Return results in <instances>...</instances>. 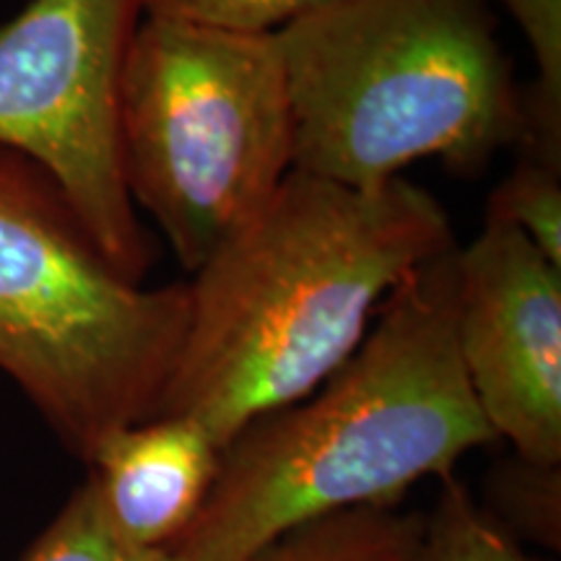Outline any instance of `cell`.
I'll return each mask as SVG.
<instances>
[{
	"instance_id": "cell-2",
	"label": "cell",
	"mask_w": 561,
	"mask_h": 561,
	"mask_svg": "<svg viewBox=\"0 0 561 561\" xmlns=\"http://www.w3.org/2000/svg\"><path fill=\"white\" fill-rule=\"evenodd\" d=\"M460 248V244H458ZM458 248L409 273L339 369L221 447L219 471L172 561H248L280 533L354 507H388L421 479L500 442L455 343Z\"/></svg>"
},
{
	"instance_id": "cell-13",
	"label": "cell",
	"mask_w": 561,
	"mask_h": 561,
	"mask_svg": "<svg viewBox=\"0 0 561 561\" xmlns=\"http://www.w3.org/2000/svg\"><path fill=\"white\" fill-rule=\"evenodd\" d=\"M424 561H533L494 517L483 512L458 479L442 481L426 515Z\"/></svg>"
},
{
	"instance_id": "cell-11",
	"label": "cell",
	"mask_w": 561,
	"mask_h": 561,
	"mask_svg": "<svg viewBox=\"0 0 561 561\" xmlns=\"http://www.w3.org/2000/svg\"><path fill=\"white\" fill-rule=\"evenodd\" d=\"M486 224L520 231L561 268V164L517 151L515 167L489 195Z\"/></svg>"
},
{
	"instance_id": "cell-9",
	"label": "cell",
	"mask_w": 561,
	"mask_h": 561,
	"mask_svg": "<svg viewBox=\"0 0 561 561\" xmlns=\"http://www.w3.org/2000/svg\"><path fill=\"white\" fill-rule=\"evenodd\" d=\"M426 515L401 504L354 507L280 533L248 561H424Z\"/></svg>"
},
{
	"instance_id": "cell-4",
	"label": "cell",
	"mask_w": 561,
	"mask_h": 561,
	"mask_svg": "<svg viewBox=\"0 0 561 561\" xmlns=\"http://www.w3.org/2000/svg\"><path fill=\"white\" fill-rule=\"evenodd\" d=\"M187 318L191 286L123 276L58 182L0 149V371L73 458L159 416Z\"/></svg>"
},
{
	"instance_id": "cell-8",
	"label": "cell",
	"mask_w": 561,
	"mask_h": 561,
	"mask_svg": "<svg viewBox=\"0 0 561 561\" xmlns=\"http://www.w3.org/2000/svg\"><path fill=\"white\" fill-rule=\"evenodd\" d=\"M219 458V442L198 421L157 416L104 439L87 462V481L125 541L164 549L201 510Z\"/></svg>"
},
{
	"instance_id": "cell-3",
	"label": "cell",
	"mask_w": 561,
	"mask_h": 561,
	"mask_svg": "<svg viewBox=\"0 0 561 561\" xmlns=\"http://www.w3.org/2000/svg\"><path fill=\"white\" fill-rule=\"evenodd\" d=\"M294 172L351 187L421 159L479 178L523 136V87L489 0H331L276 32Z\"/></svg>"
},
{
	"instance_id": "cell-10",
	"label": "cell",
	"mask_w": 561,
	"mask_h": 561,
	"mask_svg": "<svg viewBox=\"0 0 561 561\" xmlns=\"http://www.w3.org/2000/svg\"><path fill=\"white\" fill-rule=\"evenodd\" d=\"M528 42L536 81L523 89L520 146L561 153V0H496Z\"/></svg>"
},
{
	"instance_id": "cell-12",
	"label": "cell",
	"mask_w": 561,
	"mask_h": 561,
	"mask_svg": "<svg viewBox=\"0 0 561 561\" xmlns=\"http://www.w3.org/2000/svg\"><path fill=\"white\" fill-rule=\"evenodd\" d=\"M21 561H172L164 549H144L104 517L94 489L83 479L70 491L53 523L39 533Z\"/></svg>"
},
{
	"instance_id": "cell-7",
	"label": "cell",
	"mask_w": 561,
	"mask_h": 561,
	"mask_svg": "<svg viewBox=\"0 0 561 561\" xmlns=\"http://www.w3.org/2000/svg\"><path fill=\"white\" fill-rule=\"evenodd\" d=\"M455 343L496 439L536 466H561V268L520 231L483 224L458 248Z\"/></svg>"
},
{
	"instance_id": "cell-6",
	"label": "cell",
	"mask_w": 561,
	"mask_h": 561,
	"mask_svg": "<svg viewBox=\"0 0 561 561\" xmlns=\"http://www.w3.org/2000/svg\"><path fill=\"white\" fill-rule=\"evenodd\" d=\"M144 16L146 0H30L0 26V149L50 174L138 284L153 244L123 180L121 89Z\"/></svg>"
},
{
	"instance_id": "cell-14",
	"label": "cell",
	"mask_w": 561,
	"mask_h": 561,
	"mask_svg": "<svg viewBox=\"0 0 561 561\" xmlns=\"http://www.w3.org/2000/svg\"><path fill=\"white\" fill-rule=\"evenodd\" d=\"M559 468L512 455L494 471V496L517 525L541 536L546 546H559Z\"/></svg>"
},
{
	"instance_id": "cell-5",
	"label": "cell",
	"mask_w": 561,
	"mask_h": 561,
	"mask_svg": "<svg viewBox=\"0 0 561 561\" xmlns=\"http://www.w3.org/2000/svg\"><path fill=\"white\" fill-rule=\"evenodd\" d=\"M121 159L133 206L182 268H203L294 172L276 32L146 13L123 73Z\"/></svg>"
},
{
	"instance_id": "cell-1",
	"label": "cell",
	"mask_w": 561,
	"mask_h": 561,
	"mask_svg": "<svg viewBox=\"0 0 561 561\" xmlns=\"http://www.w3.org/2000/svg\"><path fill=\"white\" fill-rule=\"evenodd\" d=\"M458 248L430 191L291 172L248 227L193 273L191 318L159 416L198 421L219 447L318 390L362 346L382 301Z\"/></svg>"
},
{
	"instance_id": "cell-15",
	"label": "cell",
	"mask_w": 561,
	"mask_h": 561,
	"mask_svg": "<svg viewBox=\"0 0 561 561\" xmlns=\"http://www.w3.org/2000/svg\"><path fill=\"white\" fill-rule=\"evenodd\" d=\"M331 0H146V13L237 32H278Z\"/></svg>"
}]
</instances>
